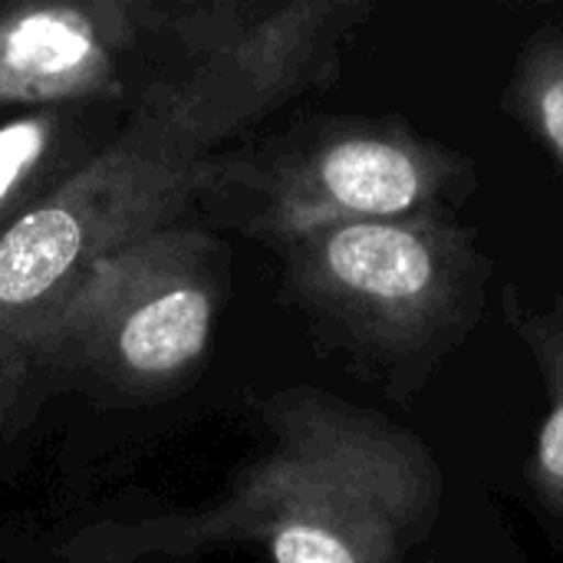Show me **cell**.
Instances as JSON below:
<instances>
[{"instance_id":"cell-2","label":"cell","mask_w":563,"mask_h":563,"mask_svg":"<svg viewBox=\"0 0 563 563\" xmlns=\"http://www.w3.org/2000/svg\"><path fill=\"white\" fill-rule=\"evenodd\" d=\"M228 158L125 115L49 201L0 234V449L33 419V360L86 274L115 247L178 224L218 191Z\"/></svg>"},{"instance_id":"cell-4","label":"cell","mask_w":563,"mask_h":563,"mask_svg":"<svg viewBox=\"0 0 563 563\" xmlns=\"http://www.w3.org/2000/svg\"><path fill=\"white\" fill-rule=\"evenodd\" d=\"M336 16L333 3H165L129 115L211 152L313 76Z\"/></svg>"},{"instance_id":"cell-1","label":"cell","mask_w":563,"mask_h":563,"mask_svg":"<svg viewBox=\"0 0 563 563\" xmlns=\"http://www.w3.org/2000/svg\"><path fill=\"white\" fill-rule=\"evenodd\" d=\"M261 416L274 442L214 508L92 528L79 558L135 563L251 541L271 563H396L429 531L442 478L409 432L317 389L277 393Z\"/></svg>"},{"instance_id":"cell-7","label":"cell","mask_w":563,"mask_h":563,"mask_svg":"<svg viewBox=\"0 0 563 563\" xmlns=\"http://www.w3.org/2000/svg\"><path fill=\"white\" fill-rule=\"evenodd\" d=\"M224 188H251L254 231L290 241L340 221L409 218L442 188V165L396 135H336L267 168L231 162Z\"/></svg>"},{"instance_id":"cell-10","label":"cell","mask_w":563,"mask_h":563,"mask_svg":"<svg viewBox=\"0 0 563 563\" xmlns=\"http://www.w3.org/2000/svg\"><path fill=\"white\" fill-rule=\"evenodd\" d=\"M521 92L538 132L563 162V49H541L531 56Z\"/></svg>"},{"instance_id":"cell-6","label":"cell","mask_w":563,"mask_h":563,"mask_svg":"<svg viewBox=\"0 0 563 563\" xmlns=\"http://www.w3.org/2000/svg\"><path fill=\"white\" fill-rule=\"evenodd\" d=\"M162 10L155 0L0 7V109L89 106L129 89V76L142 79Z\"/></svg>"},{"instance_id":"cell-9","label":"cell","mask_w":563,"mask_h":563,"mask_svg":"<svg viewBox=\"0 0 563 563\" xmlns=\"http://www.w3.org/2000/svg\"><path fill=\"white\" fill-rule=\"evenodd\" d=\"M515 323L531 343L548 379V416L534 442L531 478L544 501L563 515V294L544 313L515 310Z\"/></svg>"},{"instance_id":"cell-5","label":"cell","mask_w":563,"mask_h":563,"mask_svg":"<svg viewBox=\"0 0 563 563\" xmlns=\"http://www.w3.org/2000/svg\"><path fill=\"white\" fill-rule=\"evenodd\" d=\"M284 244L300 297L369 340L419 343L459 313V244L429 218L340 221Z\"/></svg>"},{"instance_id":"cell-3","label":"cell","mask_w":563,"mask_h":563,"mask_svg":"<svg viewBox=\"0 0 563 563\" xmlns=\"http://www.w3.org/2000/svg\"><path fill=\"white\" fill-rule=\"evenodd\" d=\"M224 290V247L168 224L106 254L69 297L33 360V412L46 396L158 399L208 353Z\"/></svg>"},{"instance_id":"cell-8","label":"cell","mask_w":563,"mask_h":563,"mask_svg":"<svg viewBox=\"0 0 563 563\" xmlns=\"http://www.w3.org/2000/svg\"><path fill=\"white\" fill-rule=\"evenodd\" d=\"M89 106L30 109L0 125V234L49 201L112 142H96L82 119Z\"/></svg>"}]
</instances>
